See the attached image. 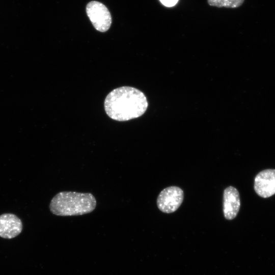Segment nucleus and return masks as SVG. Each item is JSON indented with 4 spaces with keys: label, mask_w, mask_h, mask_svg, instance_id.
I'll return each instance as SVG.
<instances>
[{
    "label": "nucleus",
    "mask_w": 275,
    "mask_h": 275,
    "mask_svg": "<svg viewBox=\"0 0 275 275\" xmlns=\"http://www.w3.org/2000/svg\"><path fill=\"white\" fill-rule=\"evenodd\" d=\"M145 94L130 87H121L112 91L104 100L107 116L118 121H125L143 115L148 107Z\"/></svg>",
    "instance_id": "obj_1"
},
{
    "label": "nucleus",
    "mask_w": 275,
    "mask_h": 275,
    "mask_svg": "<svg viewBox=\"0 0 275 275\" xmlns=\"http://www.w3.org/2000/svg\"><path fill=\"white\" fill-rule=\"evenodd\" d=\"M96 206V199L91 193L61 191L52 198L49 209L56 215L75 216L90 213Z\"/></svg>",
    "instance_id": "obj_2"
},
{
    "label": "nucleus",
    "mask_w": 275,
    "mask_h": 275,
    "mask_svg": "<svg viewBox=\"0 0 275 275\" xmlns=\"http://www.w3.org/2000/svg\"><path fill=\"white\" fill-rule=\"evenodd\" d=\"M87 14L95 29L105 32L112 24V16L107 7L97 1L89 2L86 7Z\"/></svg>",
    "instance_id": "obj_3"
},
{
    "label": "nucleus",
    "mask_w": 275,
    "mask_h": 275,
    "mask_svg": "<svg viewBox=\"0 0 275 275\" xmlns=\"http://www.w3.org/2000/svg\"><path fill=\"white\" fill-rule=\"evenodd\" d=\"M183 196V190L179 187L173 186L167 187L158 196L157 207L164 213H173L181 205Z\"/></svg>",
    "instance_id": "obj_4"
},
{
    "label": "nucleus",
    "mask_w": 275,
    "mask_h": 275,
    "mask_svg": "<svg viewBox=\"0 0 275 275\" xmlns=\"http://www.w3.org/2000/svg\"><path fill=\"white\" fill-rule=\"evenodd\" d=\"M254 189L258 195L266 198L275 194V170L259 172L254 179Z\"/></svg>",
    "instance_id": "obj_5"
},
{
    "label": "nucleus",
    "mask_w": 275,
    "mask_h": 275,
    "mask_svg": "<svg viewBox=\"0 0 275 275\" xmlns=\"http://www.w3.org/2000/svg\"><path fill=\"white\" fill-rule=\"evenodd\" d=\"M22 228L21 219L15 214L0 215V237L5 239L14 238L21 232Z\"/></svg>",
    "instance_id": "obj_6"
},
{
    "label": "nucleus",
    "mask_w": 275,
    "mask_h": 275,
    "mask_svg": "<svg viewBox=\"0 0 275 275\" xmlns=\"http://www.w3.org/2000/svg\"><path fill=\"white\" fill-rule=\"evenodd\" d=\"M223 198L224 216L227 219H233L237 216L240 209L239 192L236 188L230 186L224 190Z\"/></svg>",
    "instance_id": "obj_7"
},
{
    "label": "nucleus",
    "mask_w": 275,
    "mask_h": 275,
    "mask_svg": "<svg viewBox=\"0 0 275 275\" xmlns=\"http://www.w3.org/2000/svg\"><path fill=\"white\" fill-rule=\"evenodd\" d=\"M244 0H207L208 4L217 8H236L241 6Z\"/></svg>",
    "instance_id": "obj_8"
},
{
    "label": "nucleus",
    "mask_w": 275,
    "mask_h": 275,
    "mask_svg": "<svg viewBox=\"0 0 275 275\" xmlns=\"http://www.w3.org/2000/svg\"><path fill=\"white\" fill-rule=\"evenodd\" d=\"M178 0H160L161 3L167 7H172L174 6Z\"/></svg>",
    "instance_id": "obj_9"
}]
</instances>
